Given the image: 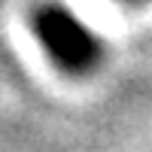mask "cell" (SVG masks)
Instances as JSON below:
<instances>
[{
	"mask_svg": "<svg viewBox=\"0 0 152 152\" xmlns=\"http://www.w3.org/2000/svg\"><path fill=\"white\" fill-rule=\"evenodd\" d=\"M37 34L49 49V55L70 70H82L94 61V37L67 9H58V6L46 9L37 18Z\"/></svg>",
	"mask_w": 152,
	"mask_h": 152,
	"instance_id": "6da1fadb",
	"label": "cell"
}]
</instances>
